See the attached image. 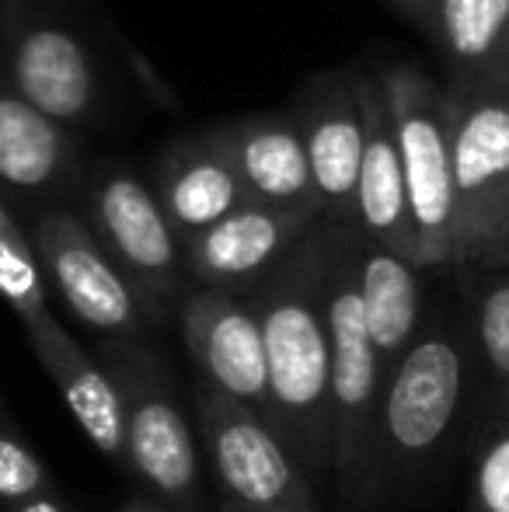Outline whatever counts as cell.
<instances>
[{"label": "cell", "instance_id": "cell-6", "mask_svg": "<svg viewBox=\"0 0 509 512\" xmlns=\"http://www.w3.org/2000/svg\"><path fill=\"white\" fill-rule=\"evenodd\" d=\"M196 415L227 502L248 512H321L304 467L255 411L199 380Z\"/></svg>", "mask_w": 509, "mask_h": 512}, {"label": "cell", "instance_id": "cell-20", "mask_svg": "<svg viewBox=\"0 0 509 512\" xmlns=\"http://www.w3.org/2000/svg\"><path fill=\"white\" fill-rule=\"evenodd\" d=\"M443 42L461 60H482L509 25V0H436Z\"/></svg>", "mask_w": 509, "mask_h": 512}, {"label": "cell", "instance_id": "cell-2", "mask_svg": "<svg viewBox=\"0 0 509 512\" xmlns=\"http://www.w3.org/2000/svg\"><path fill=\"white\" fill-rule=\"evenodd\" d=\"M332 342V478L349 512H367L381 495V411L387 373L360 300V230L332 223L325 286Z\"/></svg>", "mask_w": 509, "mask_h": 512}, {"label": "cell", "instance_id": "cell-23", "mask_svg": "<svg viewBox=\"0 0 509 512\" xmlns=\"http://www.w3.org/2000/svg\"><path fill=\"white\" fill-rule=\"evenodd\" d=\"M39 495H49L46 467L25 443H18L11 432L0 429V499L21 506V502L39 499Z\"/></svg>", "mask_w": 509, "mask_h": 512}, {"label": "cell", "instance_id": "cell-21", "mask_svg": "<svg viewBox=\"0 0 509 512\" xmlns=\"http://www.w3.org/2000/svg\"><path fill=\"white\" fill-rule=\"evenodd\" d=\"M471 512H509V411H503L478 446Z\"/></svg>", "mask_w": 509, "mask_h": 512}, {"label": "cell", "instance_id": "cell-1", "mask_svg": "<svg viewBox=\"0 0 509 512\" xmlns=\"http://www.w3.org/2000/svg\"><path fill=\"white\" fill-rule=\"evenodd\" d=\"M328 248L332 223L321 220L248 293L265 342L276 436L311 485L332 474V342L321 304Z\"/></svg>", "mask_w": 509, "mask_h": 512}, {"label": "cell", "instance_id": "cell-22", "mask_svg": "<svg viewBox=\"0 0 509 512\" xmlns=\"http://www.w3.org/2000/svg\"><path fill=\"white\" fill-rule=\"evenodd\" d=\"M478 345H482V356L489 363L492 380L499 384L506 398L509 411V279L489 286L478 300V317H475Z\"/></svg>", "mask_w": 509, "mask_h": 512}, {"label": "cell", "instance_id": "cell-17", "mask_svg": "<svg viewBox=\"0 0 509 512\" xmlns=\"http://www.w3.org/2000/svg\"><path fill=\"white\" fill-rule=\"evenodd\" d=\"M28 342L56 391L63 394L81 432L95 443V450L116 464H126L123 401H119V387L109 377V370L98 366L56 317L42 328L28 331Z\"/></svg>", "mask_w": 509, "mask_h": 512}, {"label": "cell", "instance_id": "cell-26", "mask_svg": "<svg viewBox=\"0 0 509 512\" xmlns=\"http://www.w3.org/2000/svg\"><path fill=\"white\" fill-rule=\"evenodd\" d=\"M220 512H248V509H241V506H234V502H224V509Z\"/></svg>", "mask_w": 509, "mask_h": 512}, {"label": "cell", "instance_id": "cell-19", "mask_svg": "<svg viewBox=\"0 0 509 512\" xmlns=\"http://www.w3.org/2000/svg\"><path fill=\"white\" fill-rule=\"evenodd\" d=\"M360 300L370 342L391 377L419 328V279L408 258L394 255L360 234Z\"/></svg>", "mask_w": 509, "mask_h": 512}, {"label": "cell", "instance_id": "cell-18", "mask_svg": "<svg viewBox=\"0 0 509 512\" xmlns=\"http://www.w3.org/2000/svg\"><path fill=\"white\" fill-rule=\"evenodd\" d=\"M74 175V129L39 112L0 77V185L18 196H56Z\"/></svg>", "mask_w": 509, "mask_h": 512}, {"label": "cell", "instance_id": "cell-16", "mask_svg": "<svg viewBox=\"0 0 509 512\" xmlns=\"http://www.w3.org/2000/svg\"><path fill=\"white\" fill-rule=\"evenodd\" d=\"M150 189L175 227L182 248L192 237L252 203L241 178L224 161V154L206 140L203 129L192 136H178L157 154Z\"/></svg>", "mask_w": 509, "mask_h": 512}, {"label": "cell", "instance_id": "cell-27", "mask_svg": "<svg viewBox=\"0 0 509 512\" xmlns=\"http://www.w3.org/2000/svg\"><path fill=\"white\" fill-rule=\"evenodd\" d=\"M401 4H422V0H401Z\"/></svg>", "mask_w": 509, "mask_h": 512}, {"label": "cell", "instance_id": "cell-11", "mask_svg": "<svg viewBox=\"0 0 509 512\" xmlns=\"http://www.w3.org/2000/svg\"><path fill=\"white\" fill-rule=\"evenodd\" d=\"M182 338L199 366V380L276 429L265 342L248 297L192 290L182 300Z\"/></svg>", "mask_w": 509, "mask_h": 512}, {"label": "cell", "instance_id": "cell-15", "mask_svg": "<svg viewBox=\"0 0 509 512\" xmlns=\"http://www.w3.org/2000/svg\"><path fill=\"white\" fill-rule=\"evenodd\" d=\"M353 81L363 105V122H367L353 227L367 241L381 244V248L394 251V255L408 258L415 265V234L412 213H408L405 168H401L398 133H394V115L391 105H387L384 84H377L367 74H353Z\"/></svg>", "mask_w": 509, "mask_h": 512}, {"label": "cell", "instance_id": "cell-10", "mask_svg": "<svg viewBox=\"0 0 509 512\" xmlns=\"http://www.w3.org/2000/svg\"><path fill=\"white\" fill-rule=\"evenodd\" d=\"M32 248L42 276L53 283L70 314L102 335L126 338L154 317L123 276L88 220L67 206H46L32 220Z\"/></svg>", "mask_w": 509, "mask_h": 512}, {"label": "cell", "instance_id": "cell-5", "mask_svg": "<svg viewBox=\"0 0 509 512\" xmlns=\"http://www.w3.org/2000/svg\"><path fill=\"white\" fill-rule=\"evenodd\" d=\"M454 157V262L509 265V105H447Z\"/></svg>", "mask_w": 509, "mask_h": 512}, {"label": "cell", "instance_id": "cell-4", "mask_svg": "<svg viewBox=\"0 0 509 512\" xmlns=\"http://www.w3.org/2000/svg\"><path fill=\"white\" fill-rule=\"evenodd\" d=\"M384 95L394 115L401 168H405L408 213L415 234V265L454 262V157L450 115L429 81L415 70L394 67L384 77Z\"/></svg>", "mask_w": 509, "mask_h": 512}, {"label": "cell", "instance_id": "cell-8", "mask_svg": "<svg viewBox=\"0 0 509 512\" xmlns=\"http://www.w3.org/2000/svg\"><path fill=\"white\" fill-rule=\"evenodd\" d=\"M88 227L150 314L178 297L182 279L189 276L185 248L150 182L133 175L126 164H98L88 182Z\"/></svg>", "mask_w": 509, "mask_h": 512}, {"label": "cell", "instance_id": "cell-13", "mask_svg": "<svg viewBox=\"0 0 509 512\" xmlns=\"http://www.w3.org/2000/svg\"><path fill=\"white\" fill-rule=\"evenodd\" d=\"M321 220L318 206L248 203L185 244V272L199 290L248 297Z\"/></svg>", "mask_w": 509, "mask_h": 512}, {"label": "cell", "instance_id": "cell-9", "mask_svg": "<svg viewBox=\"0 0 509 512\" xmlns=\"http://www.w3.org/2000/svg\"><path fill=\"white\" fill-rule=\"evenodd\" d=\"M464 398V356L447 335H422L384 387L381 492L412 474L450 432Z\"/></svg>", "mask_w": 509, "mask_h": 512}, {"label": "cell", "instance_id": "cell-3", "mask_svg": "<svg viewBox=\"0 0 509 512\" xmlns=\"http://www.w3.org/2000/svg\"><path fill=\"white\" fill-rule=\"evenodd\" d=\"M0 77L74 133L105 115L98 56L63 0H0Z\"/></svg>", "mask_w": 509, "mask_h": 512}, {"label": "cell", "instance_id": "cell-12", "mask_svg": "<svg viewBox=\"0 0 509 512\" xmlns=\"http://www.w3.org/2000/svg\"><path fill=\"white\" fill-rule=\"evenodd\" d=\"M290 115L304 133L307 161H311L314 199L328 223L353 227L356 185L363 164V105L356 81L346 70L314 74L300 84L290 102Z\"/></svg>", "mask_w": 509, "mask_h": 512}, {"label": "cell", "instance_id": "cell-24", "mask_svg": "<svg viewBox=\"0 0 509 512\" xmlns=\"http://www.w3.org/2000/svg\"><path fill=\"white\" fill-rule=\"evenodd\" d=\"M14 512H67V509L49 492V495H39V499H28V502H21V506H14Z\"/></svg>", "mask_w": 509, "mask_h": 512}, {"label": "cell", "instance_id": "cell-25", "mask_svg": "<svg viewBox=\"0 0 509 512\" xmlns=\"http://www.w3.org/2000/svg\"><path fill=\"white\" fill-rule=\"evenodd\" d=\"M119 512H168V509H164V502H154V499H143V495H136V499H129Z\"/></svg>", "mask_w": 509, "mask_h": 512}, {"label": "cell", "instance_id": "cell-14", "mask_svg": "<svg viewBox=\"0 0 509 512\" xmlns=\"http://www.w3.org/2000/svg\"><path fill=\"white\" fill-rule=\"evenodd\" d=\"M203 136L224 154L252 203L318 206L304 133L290 112L238 115V119L206 126Z\"/></svg>", "mask_w": 509, "mask_h": 512}, {"label": "cell", "instance_id": "cell-7", "mask_svg": "<svg viewBox=\"0 0 509 512\" xmlns=\"http://www.w3.org/2000/svg\"><path fill=\"white\" fill-rule=\"evenodd\" d=\"M105 359L123 401L126 467L140 474L161 502L189 506L199 488V450L189 422L171 398L161 363L126 338L105 345Z\"/></svg>", "mask_w": 509, "mask_h": 512}]
</instances>
